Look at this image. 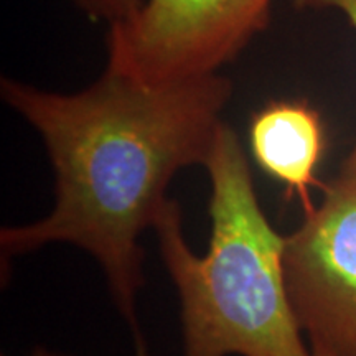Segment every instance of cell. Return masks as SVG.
I'll return each instance as SVG.
<instances>
[{
	"mask_svg": "<svg viewBox=\"0 0 356 356\" xmlns=\"http://www.w3.org/2000/svg\"><path fill=\"white\" fill-rule=\"evenodd\" d=\"M0 92L40 134L55 172L50 215L0 231L2 256L53 243L81 248L104 273L137 356H149L137 317L145 284L140 238L170 200L173 177L208 159L233 83L210 74L145 84L106 68L71 95L10 78L2 79Z\"/></svg>",
	"mask_w": 356,
	"mask_h": 356,
	"instance_id": "cell-1",
	"label": "cell"
},
{
	"mask_svg": "<svg viewBox=\"0 0 356 356\" xmlns=\"http://www.w3.org/2000/svg\"><path fill=\"white\" fill-rule=\"evenodd\" d=\"M203 167L211 181L204 256L186 243L175 200L154 225L180 302L184 356H314L289 297L286 236L262 211L241 140L225 122Z\"/></svg>",
	"mask_w": 356,
	"mask_h": 356,
	"instance_id": "cell-2",
	"label": "cell"
},
{
	"mask_svg": "<svg viewBox=\"0 0 356 356\" xmlns=\"http://www.w3.org/2000/svg\"><path fill=\"white\" fill-rule=\"evenodd\" d=\"M274 0H142L109 26L108 68L145 84L218 74L269 25Z\"/></svg>",
	"mask_w": 356,
	"mask_h": 356,
	"instance_id": "cell-3",
	"label": "cell"
},
{
	"mask_svg": "<svg viewBox=\"0 0 356 356\" xmlns=\"http://www.w3.org/2000/svg\"><path fill=\"white\" fill-rule=\"evenodd\" d=\"M289 297L314 348L356 356V178L325 186L318 207L286 236Z\"/></svg>",
	"mask_w": 356,
	"mask_h": 356,
	"instance_id": "cell-4",
	"label": "cell"
},
{
	"mask_svg": "<svg viewBox=\"0 0 356 356\" xmlns=\"http://www.w3.org/2000/svg\"><path fill=\"white\" fill-rule=\"evenodd\" d=\"M249 147L261 170L299 197L305 215L315 208L310 190L325 154L322 118L302 101H274L252 115Z\"/></svg>",
	"mask_w": 356,
	"mask_h": 356,
	"instance_id": "cell-5",
	"label": "cell"
},
{
	"mask_svg": "<svg viewBox=\"0 0 356 356\" xmlns=\"http://www.w3.org/2000/svg\"><path fill=\"white\" fill-rule=\"evenodd\" d=\"M86 15L95 20L108 22L109 26L131 19L142 0H74Z\"/></svg>",
	"mask_w": 356,
	"mask_h": 356,
	"instance_id": "cell-6",
	"label": "cell"
},
{
	"mask_svg": "<svg viewBox=\"0 0 356 356\" xmlns=\"http://www.w3.org/2000/svg\"><path fill=\"white\" fill-rule=\"evenodd\" d=\"M299 7H317V8H337L340 10L346 19L350 20V24L353 25L356 30V0H293ZM340 175L356 178V144L348 155V159L345 160L343 167H341Z\"/></svg>",
	"mask_w": 356,
	"mask_h": 356,
	"instance_id": "cell-7",
	"label": "cell"
},
{
	"mask_svg": "<svg viewBox=\"0 0 356 356\" xmlns=\"http://www.w3.org/2000/svg\"><path fill=\"white\" fill-rule=\"evenodd\" d=\"M32 356H70V355L60 353V351H55L50 348H43V346H37V348L32 351Z\"/></svg>",
	"mask_w": 356,
	"mask_h": 356,
	"instance_id": "cell-8",
	"label": "cell"
},
{
	"mask_svg": "<svg viewBox=\"0 0 356 356\" xmlns=\"http://www.w3.org/2000/svg\"><path fill=\"white\" fill-rule=\"evenodd\" d=\"M310 348H312V353H314V356H333L332 353H328V351L323 348H314V346H310Z\"/></svg>",
	"mask_w": 356,
	"mask_h": 356,
	"instance_id": "cell-9",
	"label": "cell"
}]
</instances>
